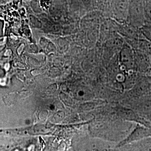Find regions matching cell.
I'll use <instances>...</instances> for the list:
<instances>
[{
  "mask_svg": "<svg viewBox=\"0 0 151 151\" xmlns=\"http://www.w3.org/2000/svg\"><path fill=\"white\" fill-rule=\"evenodd\" d=\"M127 22L138 29L146 24L143 0H130Z\"/></svg>",
  "mask_w": 151,
  "mask_h": 151,
  "instance_id": "6da1fadb",
  "label": "cell"
},
{
  "mask_svg": "<svg viewBox=\"0 0 151 151\" xmlns=\"http://www.w3.org/2000/svg\"><path fill=\"white\" fill-rule=\"evenodd\" d=\"M130 0H110L109 17L118 22H125L127 20Z\"/></svg>",
  "mask_w": 151,
  "mask_h": 151,
  "instance_id": "7a4b0ae2",
  "label": "cell"
},
{
  "mask_svg": "<svg viewBox=\"0 0 151 151\" xmlns=\"http://www.w3.org/2000/svg\"><path fill=\"white\" fill-rule=\"evenodd\" d=\"M118 33L123 39L127 40V43L133 48H135L139 39L141 37L139 29L133 27L127 22H119Z\"/></svg>",
  "mask_w": 151,
  "mask_h": 151,
  "instance_id": "3957f363",
  "label": "cell"
},
{
  "mask_svg": "<svg viewBox=\"0 0 151 151\" xmlns=\"http://www.w3.org/2000/svg\"><path fill=\"white\" fill-rule=\"evenodd\" d=\"M119 59L122 67L125 70L130 71L135 69V51L129 44L126 42H124L120 50Z\"/></svg>",
  "mask_w": 151,
  "mask_h": 151,
  "instance_id": "277c9868",
  "label": "cell"
},
{
  "mask_svg": "<svg viewBox=\"0 0 151 151\" xmlns=\"http://www.w3.org/2000/svg\"><path fill=\"white\" fill-rule=\"evenodd\" d=\"M150 137H151V128L147 126L138 125L125 139L119 143V146L125 145Z\"/></svg>",
  "mask_w": 151,
  "mask_h": 151,
  "instance_id": "5b68a950",
  "label": "cell"
},
{
  "mask_svg": "<svg viewBox=\"0 0 151 151\" xmlns=\"http://www.w3.org/2000/svg\"><path fill=\"white\" fill-rule=\"evenodd\" d=\"M75 95L77 99L81 101H87L93 97L91 90L87 87L83 86L78 87L76 90Z\"/></svg>",
  "mask_w": 151,
  "mask_h": 151,
  "instance_id": "8992f818",
  "label": "cell"
},
{
  "mask_svg": "<svg viewBox=\"0 0 151 151\" xmlns=\"http://www.w3.org/2000/svg\"><path fill=\"white\" fill-rule=\"evenodd\" d=\"M134 48L137 51L151 56V43L143 38L142 35Z\"/></svg>",
  "mask_w": 151,
  "mask_h": 151,
  "instance_id": "52a82bcc",
  "label": "cell"
},
{
  "mask_svg": "<svg viewBox=\"0 0 151 151\" xmlns=\"http://www.w3.org/2000/svg\"><path fill=\"white\" fill-rule=\"evenodd\" d=\"M140 34L143 38L151 43V24L146 23L139 28Z\"/></svg>",
  "mask_w": 151,
  "mask_h": 151,
  "instance_id": "ba28073f",
  "label": "cell"
},
{
  "mask_svg": "<svg viewBox=\"0 0 151 151\" xmlns=\"http://www.w3.org/2000/svg\"><path fill=\"white\" fill-rule=\"evenodd\" d=\"M143 5L146 22L151 24V0H143Z\"/></svg>",
  "mask_w": 151,
  "mask_h": 151,
  "instance_id": "9c48e42d",
  "label": "cell"
}]
</instances>
